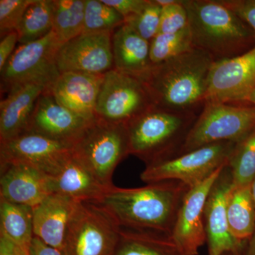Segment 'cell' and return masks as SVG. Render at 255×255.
<instances>
[{
  "label": "cell",
  "mask_w": 255,
  "mask_h": 255,
  "mask_svg": "<svg viewBox=\"0 0 255 255\" xmlns=\"http://www.w3.org/2000/svg\"><path fill=\"white\" fill-rule=\"evenodd\" d=\"M147 184L139 188L112 186L97 202L122 229L172 237L178 213L190 187L175 180Z\"/></svg>",
  "instance_id": "1"
},
{
  "label": "cell",
  "mask_w": 255,
  "mask_h": 255,
  "mask_svg": "<svg viewBox=\"0 0 255 255\" xmlns=\"http://www.w3.org/2000/svg\"><path fill=\"white\" fill-rule=\"evenodd\" d=\"M214 60L192 48L140 76L154 107L172 112L200 114L206 105L209 74Z\"/></svg>",
  "instance_id": "2"
},
{
  "label": "cell",
  "mask_w": 255,
  "mask_h": 255,
  "mask_svg": "<svg viewBox=\"0 0 255 255\" xmlns=\"http://www.w3.org/2000/svg\"><path fill=\"white\" fill-rule=\"evenodd\" d=\"M193 48L214 62L229 59L255 46V33L221 0H184Z\"/></svg>",
  "instance_id": "3"
},
{
  "label": "cell",
  "mask_w": 255,
  "mask_h": 255,
  "mask_svg": "<svg viewBox=\"0 0 255 255\" xmlns=\"http://www.w3.org/2000/svg\"><path fill=\"white\" fill-rule=\"evenodd\" d=\"M199 115L152 107L125 125L129 155L145 166L176 157Z\"/></svg>",
  "instance_id": "4"
},
{
  "label": "cell",
  "mask_w": 255,
  "mask_h": 255,
  "mask_svg": "<svg viewBox=\"0 0 255 255\" xmlns=\"http://www.w3.org/2000/svg\"><path fill=\"white\" fill-rule=\"evenodd\" d=\"M129 155L127 129L123 124L97 119L72 146V155L105 187L113 186L118 164Z\"/></svg>",
  "instance_id": "5"
},
{
  "label": "cell",
  "mask_w": 255,
  "mask_h": 255,
  "mask_svg": "<svg viewBox=\"0 0 255 255\" xmlns=\"http://www.w3.org/2000/svg\"><path fill=\"white\" fill-rule=\"evenodd\" d=\"M255 129V106L206 103L178 155L217 142L238 143Z\"/></svg>",
  "instance_id": "6"
},
{
  "label": "cell",
  "mask_w": 255,
  "mask_h": 255,
  "mask_svg": "<svg viewBox=\"0 0 255 255\" xmlns=\"http://www.w3.org/2000/svg\"><path fill=\"white\" fill-rule=\"evenodd\" d=\"M238 143L211 144L172 158L145 166L140 179L146 184L175 180L194 187L227 165Z\"/></svg>",
  "instance_id": "7"
},
{
  "label": "cell",
  "mask_w": 255,
  "mask_h": 255,
  "mask_svg": "<svg viewBox=\"0 0 255 255\" xmlns=\"http://www.w3.org/2000/svg\"><path fill=\"white\" fill-rule=\"evenodd\" d=\"M121 228L97 201H81L69 226L67 255H114Z\"/></svg>",
  "instance_id": "8"
},
{
  "label": "cell",
  "mask_w": 255,
  "mask_h": 255,
  "mask_svg": "<svg viewBox=\"0 0 255 255\" xmlns=\"http://www.w3.org/2000/svg\"><path fill=\"white\" fill-rule=\"evenodd\" d=\"M61 45L53 30L41 39L19 45L1 71V89L8 92L33 81L46 82L51 87L60 75L56 55Z\"/></svg>",
  "instance_id": "9"
},
{
  "label": "cell",
  "mask_w": 255,
  "mask_h": 255,
  "mask_svg": "<svg viewBox=\"0 0 255 255\" xmlns=\"http://www.w3.org/2000/svg\"><path fill=\"white\" fill-rule=\"evenodd\" d=\"M152 107L140 79L116 69L105 74L96 107L97 119L126 125Z\"/></svg>",
  "instance_id": "10"
},
{
  "label": "cell",
  "mask_w": 255,
  "mask_h": 255,
  "mask_svg": "<svg viewBox=\"0 0 255 255\" xmlns=\"http://www.w3.org/2000/svg\"><path fill=\"white\" fill-rule=\"evenodd\" d=\"M72 157L71 146L26 131L0 142V166L22 164L53 177Z\"/></svg>",
  "instance_id": "11"
},
{
  "label": "cell",
  "mask_w": 255,
  "mask_h": 255,
  "mask_svg": "<svg viewBox=\"0 0 255 255\" xmlns=\"http://www.w3.org/2000/svg\"><path fill=\"white\" fill-rule=\"evenodd\" d=\"M255 89V46L234 58L214 62L209 74L206 103L247 102Z\"/></svg>",
  "instance_id": "12"
},
{
  "label": "cell",
  "mask_w": 255,
  "mask_h": 255,
  "mask_svg": "<svg viewBox=\"0 0 255 255\" xmlns=\"http://www.w3.org/2000/svg\"><path fill=\"white\" fill-rule=\"evenodd\" d=\"M112 33L83 32L62 44L56 55L59 73L79 72L105 75L113 70Z\"/></svg>",
  "instance_id": "13"
},
{
  "label": "cell",
  "mask_w": 255,
  "mask_h": 255,
  "mask_svg": "<svg viewBox=\"0 0 255 255\" xmlns=\"http://www.w3.org/2000/svg\"><path fill=\"white\" fill-rule=\"evenodd\" d=\"M226 166L190 188L184 196L172 234L183 255H199V248L206 243L204 208L211 188Z\"/></svg>",
  "instance_id": "14"
},
{
  "label": "cell",
  "mask_w": 255,
  "mask_h": 255,
  "mask_svg": "<svg viewBox=\"0 0 255 255\" xmlns=\"http://www.w3.org/2000/svg\"><path fill=\"white\" fill-rule=\"evenodd\" d=\"M233 187L227 165L223 168L210 191L204 208V225L209 255L233 253L241 255L247 242L233 237L228 225V194Z\"/></svg>",
  "instance_id": "15"
},
{
  "label": "cell",
  "mask_w": 255,
  "mask_h": 255,
  "mask_svg": "<svg viewBox=\"0 0 255 255\" xmlns=\"http://www.w3.org/2000/svg\"><path fill=\"white\" fill-rule=\"evenodd\" d=\"M94 122L60 105L47 90L37 100L27 131L36 132L72 147Z\"/></svg>",
  "instance_id": "16"
},
{
  "label": "cell",
  "mask_w": 255,
  "mask_h": 255,
  "mask_svg": "<svg viewBox=\"0 0 255 255\" xmlns=\"http://www.w3.org/2000/svg\"><path fill=\"white\" fill-rule=\"evenodd\" d=\"M105 75L79 72L60 73L48 92L57 102L84 119L95 122L96 107Z\"/></svg>",
  "instance_id": "17"
},
{
  "label": "cell",
  "mask_w": 255,
  "mask_h": 255,
  "mask_svg": "<svg viewBox=\"0 0 255 255\" xmlns=\"http://www.w3.org/2000/svg\"><path fill=\"white\" fill-rule=\"evenodd\" d=\"M81 201L52 193L33 208V234L53 248L65 249L70 223Z\"/></svg>",
  "instance_id": "18"
},
{
  "label": "cell",
  "mask_w": 255,
  "mask_h": 255,
  "mask_svg": "<svg viewBox=\"0 0 255 255\" xmlns=\"http://www.w3.org/2000/svg\"><path fill=\"white\" fill-rule=\"evenodd\" d=\"M50 87L46 82L33 81L18 85L8 92L0 104V142L27 131L37 100Z\"/></svg>",
  "instance_id": "19"
},
{
  "label": "cell",
  "mask_w": 255,
  "mask_h": 255,
  "mask_svg": "<svg viewBox=\"0 0 255 255\" xmlns=\"http://www.w3.org/2000/svg\"><path fill=\"white\" fill-rule=\"evenodd\" d=\"M0 199L34 208L52 194L50 177L22 164L0 166Z\"/></svg>",
  "instance_id": "20"
},
{
  "label": "cell",
  "mask_w": 255,
  "mask_h": 255,
  "mask_svg": "<svg viewBox=\"0 0 255 255\" xmlns=\"http://www.w3.org/2000/svg\"><path fill=\"white\" fill-rule=\"evenodd\" d=\"M114 69L140 78L151 67L150 42L128 25L119 26L112 33Z\"/></svg>",
  "instance_id": "21"
},
{
  "label": "cell",
  "mask_w": 255,
  "mask_h": 255,
  "mask_svg": "<svg viewBox=\"0 0 255 255\" xmlns=\"http://www.w3.org/2000/svg\"><path fill=\"white\" fill-rule=\"evenodd\" d=\"M50 188L52 193L78 201H98L109 189L73 155L56 175L50 177Z\"/></svg>",
  "instance_id": "22"
},
{
  "label": "cell",
  "mask_w": 255,
  "mask_h": 255,
  "mask_svg": "<svg viewBox=\"0 0 255 255\" xmlns=\"http://www.w3.org/2000/svg\"><path fill=\"white\" fill-rule=\"evenodd\" d=\"M228 225L233 237L245 243L255 232V206L251 184L233 186L228 194Z\"/></svg>",
  "instance_id": "23"
},
{
  "label": "cell",
  "mask_w": 255,
  "mask_h": 255,
  "mask_svg": "<svg viewBox=\"0 0 255 255\" xmlns=\"http://www.w3.org/2000/svg\"><path fill=\"white\" fill-rule=\"evenodd\" d=\"M114 255H183L171 236L121 228Z\"/></svg>",
  "instance_id": "24"
},
{
  "label": "cell",
  "mask_w": 255,
  "mask_h": 255,
  "mask_svg": "<svg viewBox=\"0 0 255 255\" xmlns=\"http://www.w3.org/2000/svg\"><path fill=\"white\" fill-rule=\"evenodd\" d=\"M0 235L28 252L34 237L33 208L0 199Z\"/></svg>",
  "instance_id": "25"
},
{
  "label": "cell",
  "mask_w": 255,
  "mask_h": 255,
  "mask_svg": "<svg viewBox=\"0 0 255 255\" xmlns=\"http://www.w3.org/2000/svg\"><path fill=\"white\" fill-rule=\"evenodd\" d=\"M85 0H53V31L62 44L85 28Z\"/></svg>",
  "instance_id": "26"
},
{
  "label": "cell",
  "mask_w": 255,
  "mask_h": 255,
  "mask_svg": "<svg viewBox=\"0 0 255 255\" xmlns=\"http://www.w3.org/2000/svg\"><path fill=\"white\" fill-rule=\"evenodd\" d=\"M53 30V0H34L29 6L17 31L18 43L26 44L41 39Z\"/></svg>",
  "instance_id": "27"
},
{
  "label": "cell",
  "mask_w": 255,
  "mask_h": 255,
  "mask_svg": "<svg viewBox=\"0 0 255 255\" xmlns=\"http://www.w3.org/2000/svg\"><path fill=\"white\" fill-rule=\"evenodd\" d=\"M227 167L233 186L251 184L255 176V129L236 145Z\"/></svg>",
  "instance_id": "28"
},
{
  "label": "cell",
  "mask_w": 255,
  "mask_h": 255,
  "mask_svg": "<svg viewBox=\"0 0 255 255\" xmlns=\"http://www.w3.org/2000/svg\"><path fill=\"white\" fill-rule=\"evenodd\" d=\"M192 48L189 28L177 33H158L150 42L151 65L164 63Z\"/></svg>",
  "instance_id": "29"
},
{
  "label": "cell",
  "mask_w": 255,
  "mask_h": 255,
  "mask_svg": "<svg viewBox=\"0 0 255 255\" xmlns=\"http://www.w3.org/2000/svg\"><path fill=\"white\" fill-rule=\"evenodd\" d=\"M124 22V16L102 0H85L84 32L113 33Z\"/></svg>",
  "instance_id": "30"
},
{
  "label": "cell",
  "mask_w": 255,
  "mask_h": 255,
  "mask_svg": "<svg viewBox=\"0 0 255 255\" xmlns=\"http://www.w3.org/2000/svg\"><path fill=\"white\" fill-rule=\"evenodd\" d=\"M162 6L155 0H147L143 8L136 14L126 18L125 24L150 42L159 33Z\"/></svg>",
  "instance_id": "31"
},
{
  "label": "cell",
  "mask_w": 255,
  "mask_h": 255,
  "mask_svg": "<svg viewBox=\"0 0 255 255\" xmlns=\"http://www.w3.org/2000/svg\"><path fill=\"white\" fill-rule=\"evenodd\" d=\"M34 0H0L1 38L16 31L28 6Z\"/></svg>",
  "instance_id": "32"
},
{
  "label": "cell",
  "mask_w": 255,
  "mask_h": 255,
  "mask_svg": "<svg viewBox=\"0 0 255 255\" xmlns=\"http://www.w3.org/2000/svg\"><path fill=\"white\" fill-rule=\"evenodd\" d=\"M184 0L176 4L162 7L159 33H177L189 28L187 11L184 7Z\"/></svg>",
  "instance_id": "33"
},
{
  "label": "cell",
  "mask_w": 255,
  "mask_h": 255,
  "mask_svg": "<svg viewBox=\"0 0 255 255\" xmlns=\"http://www.w3.org/2000/svg\"><path fill=\"white\" fill-rule=\"evenodd\" d=\"M255 33V0H221Z\"/></svg>",
  "instance_id": "34"
},
{
  "label": "cell",
  "mask_w": 255,
  "mask_h": 255,
  "mask_svg": "<svg viewBox=\"0 0 255 255\" xmlns=\"http://www.w3.org/2000/svg\"><path fill=\"white\" fill-rule=\"evenodd\" d=\"M147 0H102L124 16V20L136 14L147 3Z\"/></svg>",
  "instance_id": "35"
},
{
  "label": "cell",
  "mask_w": 255,
  "mask_h": 255,
  "mask_svg": "<svg viewBox=\"0 0 255 255\" xmlns=\"http://www.w3.org/2000/svg\"><path fill=\"white\" fill-rule=\"evenodd\" d=\"M18 43L17 31L10 32L1 37L0 41V72L4 69L5 65L15 51V46Z\"/></svg>",
  "instance_id": "36"
},
{
  "label": "cell",
  "mask_w": 255,
  "mask_h": 255,
  "mask_svg": "<svg viewBox=\"0 0 255 255\" xmlns=\"http://www.w3.org/2000/svg\"><path fill=\"white\" fill-rule=\"evenodd\" d=\"M28 253V255H67L65 250L48 246L35 236L31 242Z\"/></svg>",
  "instance_id": "37"
},
{
  "label": "cell",
  "mask_w": 255,
  "mask_h": 255,
  "mask_svg": "<svg viewBox=\"0 0 255 255\" xmlns=\"http://www.w3.org/2000/svg\"><path fill=\"white\" fill-rule=\"evenodd\" d=\"M24 252L7 238L0 235V255H22Z\"/></svg>",
  "instance_id": "38"
},
{
  "label": "cell",
  "mask_w": 255,
  "mask_h": 255,
  "mask_svg": "<svg viewBox=\"0 0 255 255\" xmlns=\"http://www.w3.org/2000/svg\"><path fill=\"white\" fill-rule=\"evenodd\" d=\"M241 255H255V232L253 237L247 242Z\"/></svg>",
  "instance_id": "39"
},
{
  "label": "cell",
  "mask_w": 255,
  "mask_h": 255,
  "mask_svg": "<svg viewBox=\"0 0 255 255\" xmlns=\"http://www.w3.org/2000/svg\"><path fill=\"white\" fill-rule=\"evenodd\" d=\"M180 0H155L156 2L160 5L162 7L163 6H169V5L176 4L179 2Z\"/></svg>",
  "instance_id": "40"
},
{
  "label": "cell",
  "mask_w": 255,
  "mask_h": 255,
  "mask_svg": "<svg viewBox=\"0 0 255 255\" xmlns=\"http://www.w3.org/2000/svg\"><path fill=\"white\" fill-rule=\"evenodd\" d=\"M247 102H250V103L252 104V105L255 107V89L253 92H252L251 95H250Z\"/></svg>",
  "instance_id": "41"
},
{
  "label": "cell",
  "mask_w": 255,
  "mask_h": 255,
  "mask_svg": "<svg viewBox=\"0 0 255 255\" xmlns=\"http://www.w3.org/2000/svg\"><path fill=\"white\" fill-rule=\"evenodd\" d=\"M251 192L252 195H253V201H254L255 206V176L253 180L252 181L251 184Z\"/></svg>",
  "instance_id": "42"
},
{
  "label": "cell",
  "mask_w": 255,
  "mask_h": 255,
  "mask_svg": "<svg viewBox=\"0 0 255 255\" xmlns=\"http://www.w3.org/2000/svg\"><path fill=\"white\" fill-rule=\"evenodd\" d=\"M223 255H238L235 254V253H224V254H223Z\"/></svg>",
  "instance_id": "43"
},
{
  "label": "cell",
  "mask_w": 255,
  "mask_h": 255,
  "mask_svg": "<svg viewBox=\"0 0 255 255\" xmlns=\"http://www.w3.org/2000/svg\"><path fill=\"white\" fill-rule=\"evenodd\" d=\"M22 255H28V252H24V253H23Z\"/></svg>",
  "instance_id": "44"
}]
</instances>
